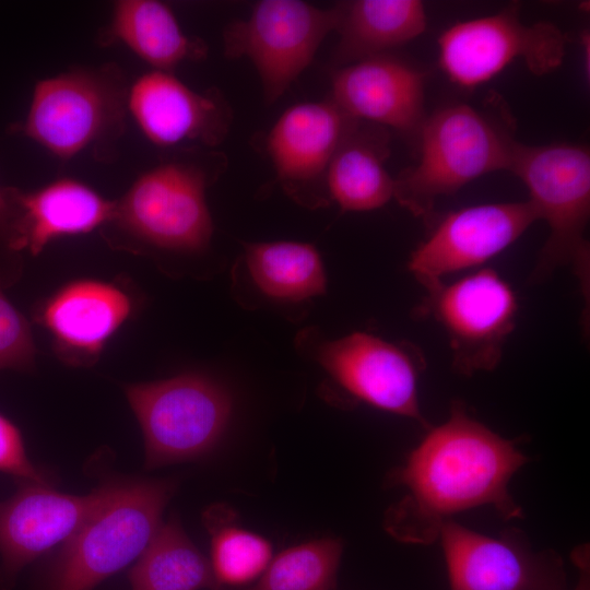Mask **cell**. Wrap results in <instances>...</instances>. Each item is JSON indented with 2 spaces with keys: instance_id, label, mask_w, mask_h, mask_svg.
I'll list each match as a JSON object with an SVG mask.
<instances>
[{
  "instance_id": "277c9868",
  "label": "cell",
  "mask_w": 590,
  "mask_h": 590,
  "mask_svg": "<svg viewBox=\"0 0 590 590\" xmlns=\"http://www.w3.org/2000/svg\"><path fill=\"white\" fill-rule=\"evenodd\" d=\"M529 191L538 221L548 226L533 276L570 267L589 305L590 257L585 237L590 215V154L577 144L517 143L510 164Z\"/></svg>"
},
{
  "instance_id": "cb8c5ba5",
  "label": "cell",
  "mask_w": 590,
  "mask_h": 590,
  "mask_svg": "<svg viewBox=\"0 0 590 590\" xmlns=\"http://www.w3.org/2000/svg\"><path fill=\"white\" fill-rule=\"evenodd\" d=\"M246 260L255 283L271 297L297 302L324 292L321 260L310 245L292 241L247 244Z\"/></svg>"
},
{
  "instance_id": "e0dca14e",
  "label": "cell",
  "mask_w": 590,
  "mask_h": 590,
  "mask_svg": "<svg viewBox=\"0 0 590 590\" xmlns=\"http://www.w3.org/2000/svg\"><path fill=\"white\" fill-rule=\"evenodd\" d=\"M331 99L352 118L401 132H417L424 110V74L389 54L339 67Z\"/></svg>"
},
{
  "instance_id": "4dcf8cb0",
  "label": "cell",
  "mask_w": 590,
  "mask_h": 590,
  "mask_svg": "<svg viewBox=\"0 0 590 590\" xmlns=\"http://www.w3.org/2000/svg\"><path fill=\"white\" fill-rule=\"evenodd\" d=\"M580 39H581V47H582L585 73L587 72V75L589 76V64H590L589 62V48H590L589 32H583Z\"/></svg>"
},
{
  "instance_id": "44dd1931",
  "label": "cell",
  "mask_w": 590,
  "mask_h": 590,
  "mask_svg": "<svg viewBox=\"0 0 590 590\" xmlns=\"http://www.w3.org/2000/svg\"><path fill=\"white\" fill-rule=\"evenodd\" d=\"M389 152L385 128L356 120L330 164L328 194L345 211L385 205L394 193V179L385 166Z\"/></svg>"
},
{
  "instance_id": "d4e9b609",
  "label": "cell",
  "mask_w": 590,
  "mask_h": 590,
  "mask_svg": "<svg viewBox=\"0 0 590 590\" xmlns=\"http://www.w3.org/2000/svg\"><path fill=\"white\" fill-rule=\"evenodd\" d=\"M342 545L323 539L282 552L245 590H334Z\"/></svg>"
},
{
  "instance_id": "83f0119b",
  "label": "cell",
  "mask_w": 590,
  "mask_h": 590,
  "mask_svg": "<svg viewBox=\"0 0 590 590\" xmlns=\"http://www.w3.org/2000/svg\"><path fill=\"white\" fill-rule=\"evenodd\" d=\"M0 472L21 481L48 484L44 474L28 459L19 428L0 414Z\"/></svg>"
},
{
  "instance_id": "7a4b0ae2",
  "label": "cell",
  "mask_w": 590,
  "mask_h": 590,
  "mask_svg": "<svg viewBox=\"0 0 590 590\" xmlns=\"http://www.w3.org/2000/svg\"><path fill=\"white\" fill-rule=\"evenodd\" d=\"M418 133L417 163L394 179L393 193L416 216L481 176L509 170L518 143L503 121L467 104L426 116Z\"/></svg>"
},
{
  "instance_id": "30bf717a",
  "label": "cell",
  "mask_w": 590,
  "mask_h": 590,
  "mask_svg": "<svg viewBox=\"0 0 590 590\" xmlns=\"http://www.w3.org/2000/svg\"><path fill=\"white\" fill-rule=\"evenodd\" d=\"M426 292L421 311L445 330L455 369L462 375L494 369L518 312L510 285L496 271L482 269Z\"/></svg>"
},
{
  "instance_id": "5bb4252c",
  "label": "cell",
  "mask_w": 590,
  "mask_h": 590,
  "mask_svg": "<svg viewBox=\"0 0 590 590\" xmlns=\"http://www.w3.org/2000/svg\"><path fill=\"white\" fill-rule=\"evenodd\" d=\"M319 359L351 396L426 426L418 401L424 362L418 352L355 332L324 344Z\"/></svg>"
},
{
  "instance_id": "6da1fadb",
  "label": "cell",
  "mask_w": 590,
  "mask_h": 590,
  "mask_svg": "<svg viewBox=\"0 0 590 590\" xmlns=\"http://www.w3.org/2000/svg\"><path fill=\"white\" fill-rule=\"evenodd\" d=\"M508 440L453 402L450 415L432 428L389 481L408 494L393 506L386 527L403 542L430 543L455 514L492 506L505 519L522 517L508 486L527 462Z\"/></svg>"
},
{
  "instance_id": "f1b7e54d",
  "label": "cell",
  "mask_w": 590,
  "mask_h": 590,
  "mask_svg": "<svg viewBox=\"0 0 590 590\" xmlns=\"http://www.w3.org/2000/svg\"><path fill=\"white\" fill-rule=\"evenodd\" d=\"M573 563L578 568V581L573 590H590V564L589 550L586 545L576 548L571 556Z\"/></svg>"
},
{
  "instance_id": "7c38bea8",
  "label": "cell",
  "mask_w": 590,
  "mask_h": 590,
  "mask_svg": "<svg viewBox=\"0 0 590 590\" xmlns=\"http://www.w3.org/2000/svg\"><path fill=\"white\" fill-rule=\"evenodd\" d=\"M536 221L528 201L452 211L412 251L408 267L429 291L444 282L445 275L479 267L497 256Z\"/></svg>"
},
{
  "instance_id": "52a82bcc",
  "label": "cell",
  "mask_w": 590,
  "mask_h": 590,
  "mask_svg": "<svg viewBox=\"0 0 590 590\" xmlns=\"http://www.w3.org/2000/svg\"><path fill=\"white\" fill-rule=\"evenodd\" d=\"M126 394L143 432L148 469L206 453L229 420L228 396L200 375L129 385Z\"/></svg>"
},
{
  "instance_id": "2e32d148",
  "label": "cell",
  "mask_w": 590,
  "mask_h": 590,
  "mask_svg": "<svg viewBox=\"0 0 590 590\" xmlns=\"http://www.w3.org/2000/svg\"><path fill=\"white\" fill-rule=\"evenodd\" d=\"M128 113L161 148L186 142L219 145L233 119L231 106L216 87L194 91L173 72L158 70L143 73L129 86Z\"/></svg>"
},
{
  "instance_id": "f546056e",
  "label": "cell",
  "mask_w": 590,
  "mask_h": 590,
  "mask_svg": "<svg viewBox=\"0 0 590 590\" xmlns=\"http://www.w3.org/2000/svg\"><path fill=\"white\" fill-rule=\"evenodd\" d=\"M13 209L5 188L0 187V239H2L4 244L9 237Z\"/></svg>"
},
{
  "instance_id": "9c48e42d",
  "label": "cell",
  "mask_w": 590,
  "mask_h": 590,
  "mask_svg": "<svg viewBox=\"0 0 590 590\" xmlns=\"http://www.w3.org/2000/svg\"><path fill=\"white\" fill-rule=\"evenodd\" d=\"M567 37L553 23L524 24L516 5L445 30L438 38V61L445 74L462 87L493 79L521 60L536 75L557 69Z\"/></svg>"
},
{
  "instance_id": "3957f363",
  "label": "cell",
  "mask_w": 590,
  "mask_h": 590,
  "mask_svg": "<svg viewBox=\"0 0 590 590\" xmlns=\"http://www.w3.org/2000/svg\"><path fill=\"white\" fill-rule=\"evenodd\" d=\"M129 86L121 68L111 62L43 79L25 119L10 130L62 161L86 149L103 158L125 131Z\"/></svg>"
},
{
  "instance_id": "4fadbf2b",
  "label": "cell",
  "mask_w": 590,
  "mask_h": 590,
  "mask_svg": "<svg viewBox=\"0 0 590 590\" xmlns=\"http://www.w3.org/2000/svg\"><path fill=\"white\" fill-rule=\"evenodd\" d=\"M109 486L78 496L21 481L12 497L0 500V590H12L27 564L64 543L104 502Z\"/></svg>"
},
{
  "instance_id": "603a6c76",
  "label": "cell",
  "mask_w": 590,
  "mask_h": 590,
  "mask_svg": "<svg viewBox=\"0 0 590 590\" xmlns=\"http://www.w3.org/2000/svg\"><path fill=\"white\" fill-rule=\"evenodd\" d=\"M129 580L131 590H199L214 585L210 562L173 519L160 526Z\"/></svg>"
},
{
  "instance_id": "ac0fdd59",
  "label": "cell",
  "mask_w": 590,
  "mask_h": 590,
  "mask_svg": "<svg viewBox=\"0 0 590 590\" xmlns=\"http://www.w3.org/2000/svg\"><path fill=\"white\" fill-rule=\"evenodd\" d=\"M5 191L13 209L5 245L32 255L56 238L86 234L109 223L115 211V201L73 178H60L33 191L14 187Z\"/></svg>"
},
{
  "instance_id": "484cf974",
  "label": "cell",
  "mask_w": 590,
  "mask_h": 590,
  "mask_svg": "<svg viewBox=\"0 0 590 590\" xmlns=\"http://www.w3.org/2000/svg\"><path fill=\"white\" fill-rule=\"evenodd\" d=\"M212 533L213 590L241 586L259 578L271 562V546L263 538L209 517Z\"/></svg>"
},
{
  "instance_id": "5b68a950",
  "label": "cell",
  "mask_w": 590,
  "mask_h": 590,
  "mask_svg": "<svg viewBox=\"0 0 590 590\" xmlns=\"http://www.w3.org/2000/svg\"><path fill=\"white\" fill-rule=\"evenodd\" d=\"M174 489L169 480L110 482L104 502L63 543L46 590H92L138 558Z\"/></svg>"
},
{
  "instance_id": "8992f818",
  "label": "cell",
  "mask_w": 590,
  "mask_h": 590,
  "mask_svg": "<svg viewBox=\"0 0 590 590\" xmlns=\"http://www.w3.org/2000/svg\"><path fill=\"white\" fill-rule=\"evenodd\" d=\"M181 153L139 176L115 201L109 223L154 247L187 252L204 249L213 232L205 190L222 161L215 154Z\"/></svg>"
},
{
  "instance_id": "8fae6325",
  "label": "cell",
  "mask_w": 590,
  "mask_h": 590,
  "mask_svg": "<svg viewBox=\"0 0 590 590\" xmlns=\"http://www.w3.org/2000/svg\"><path fill=\"white\" fill-rule=\"evenodd\" d=\"M450 590H566L562 557L517 529L487 536L452 519L439 532Z\"/></svg>"
},
{
  "instance_id": "ba28073f",
  "label": "cell",
  "mask_w": 590,
  "mask_h": 590,
  "mask_svg": "<svg viewBox=\"0 0 590 590\" xmlns=\"http://www.w3.org/2000/svg\"><path fill=\"white\" fill-rule=\"evenodd\" d=\"M340 4L320 9L298 0H262L223 33L224 55L255 66L268 104L279 99L337 30Z\"/></svg>"
},
{
  "instance_id": "d6986e66",
  "label": "cell",
  "mask_w": 590,
  "mask_h": 590,
  "mask_svg": "<svg viewBox=\"0 0 590 590\" xmlns=\"http://www.w3.org/2000/svg\"><path fill=\"white\" fill-rule=\"evenodd\" d=\"M131 312L128 295L114 284L78 280L43 306L40 321L71 364L92 363Z\"/></svg>"
},
{
  "instance_id": "7402d4cb",
  "label": "cell",
  "mask_w": 590,
  "mask_h": 590,
  "mask_svg": "<svg viewBox=\"0 0 590 590\" xmlns=\"http://www.w3.org/2000/svg\"><path fill=\"white\" fill-rule=\"evenodd\" d=\"M340 4L339 42L333 61L343 67L386 55L426 28L427 15L418 0H356Z\"/></svg>"
},
{
  "instance_id": "ffe728a7",
  "label": "cell",
  "mask_w": 590,
  "mask_h": 590,
  "mask_svg": "<svg viewBox=\"0 0 590 590\" xmlns=\"http://www.w3.org/2000/svg\"><path fill=\"white\" fill-rule=\"evenodd\" d=\"M97 39L102 46L123 44L154 70L165 72L208 54L206 44L186 35L169 5L156 0L116 1Z\"/></svg>"
},
{
  "instance_id": "4316f807",
  "label": "cell",
  "mask_w": 590,
  "mask_h": 590,
  "mask_svg": "<svg viewBox=\"0 0 590 590\" xmlns=\"http://www.w3.org/2000/svg\"><path fill=\"white\" fill-rule=\"evenodd\" d=\"M35 353L27 320L5 297L0 285V370H30Z\"/></svg>"
},
{
  "instance_id": "9a60e30c",
  "label": "cell",
  "mask_w": 590,
  "mask_h": 590,
  "mask_svg": "<svg viewBox=\"0 0 590 590\" xmlns=\"http://www.w3.org/2000/svg\"><path fill=\"white\" fill-rule=\"evenodd\" d=\"M355 122L331 98L300 103L281 115L267 150L288 196L307 205L323 201L332 158Z\"/></svg>"
}]
</instances>
